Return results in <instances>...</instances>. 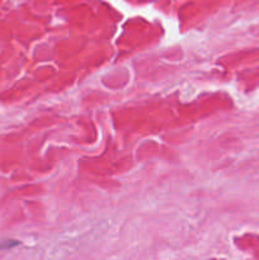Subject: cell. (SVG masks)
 <instances>
[{
  "label": "cell",
  "instance_id": "cell-1",
  "mask_svg": "<svg viewBox=\"0 0 259 260\" xmlns=\"http://www.w3.org/2000/svg\"><path fill=\"white\" fill-rule=\"evenodd\" d=\"M18 245V243H14V241H9V243H4V244H0V249L3 248H12V246Z\"/></svg>",
  "mask_w": 259,
  "mask_h": 260
}]
</instances>
